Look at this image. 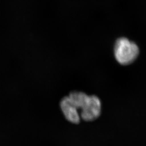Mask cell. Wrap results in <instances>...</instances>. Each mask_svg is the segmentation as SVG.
<instances>
[{"label":"cell","instance_id":"obj_1","mask_svg":"<svg viewBox=\"0 0 146 146\" xmlns=\"http://www.w3.org/2000/svg\"><path fill=\"white\" fill-rule=\"evenodd\" d=\"M114 51L116 60L122 65H127L134 62L139 52L135 43L125 38H121L116 41Z\"/></svg>","mask_w":146,"mask_h":146},{"label":"cell","instance_id":"obj_2","mask_svg":"<svg viewBox=\"0 0 146 146\" xmlns=\"http://www.w3.org/2000/svg\"><path fill=\"white\" fill-rule=\"evenodd\" d=\"M101 111V103L99 98L88 96L82 107L80 117L85 121H93L99 117Z\"/></svg>","mask_w":146,"mask_h":146},{"label":"cell","instance_id":"obj_3","mask_svg":"<svg viewBox=\"0 0 146 146\" xmlns=\"http://www.w3.org/2000/svg\"><path fill=\"white\" fill-rule=\"evenodd\" d=\"M60 108L66 119L71 123L78 124L80 122V115L78 110L72 104L68 96H65L60 102Z\"/></svg>","mask_w":146,"mask_h":146}]
</instances>
